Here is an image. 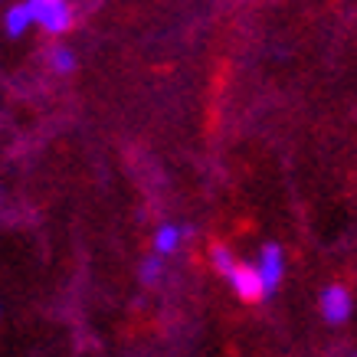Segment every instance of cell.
I'll list each match as a JSON object with an SVG mask.
<instances>
[{
    "mask_svg": "<svg viewBox=\"0 0 357 357\" xmlns=\"http://www.w3.org/2000/svg\"><path fill=\"white\" fill-rule=\"evenodd\" d=\"M26 7H30L33 23L50 36H63L76 23V13H73L69 0H26Z\"/></svg>",
    "mask_w": 357,
    "mask_h": 357,
    "instance_id": "1",
    "label": "cell"
},
{
    "mask_svg": "<svg viewBox=\"0 0 357 357\" xmlns=\"http://www.w3.org/2000/svg\"><path fill=\"white\" fill-rule=\"evenodd\" d=\"M223 279L229 282V289L239 295V302H259V298H266V292H262V279L259 272H256V262H233L227 269V275Z\"/></svg>",
    "mask_w": 357,
    "mask_h": 357,
    "instance_id": "2",
    "label": "cell"
},
{
    "mask_svg": "<svg viewBox=\"0 0 357 357\" xmlns=\"http://www.w3.org/2000/svg\"><path fill=\"white\" fill-rule=\"evenodd\" d=\"M256 272H259V279H262V292L269 298L282 285V279H285V252H282L279 243H266L262 246L259 259H256Z\"/></svg>",
    "mask_w": 357,
    "mask_h": 357,
    "instance_id": "3",
    "label": "cell"
},
{
    "mask_svg": "<svg viewBox=\"0 0 357 357\" xmlns=\"http://www.w3.org/2000/svg\"><path fill=\"white\" fill-rule=\"evenodd\" d=\"M318 312L328 325H344L351 312H354V298L344 285H328L325 292L318 295Z\"/></svg>",
    "mask_w": 357,
    "mask_h": 357,
    "instance_id": "4",
    "label": "cell"
},
{
    "mask_svg": "<svg viewBox=\"0 0 357 357\" xmlns=\"http://www.w3.org/2000/svg\"><path fill=\"white\" fill-rule=\"evenodd\" d=\"M184 236H190V229L177 227V223H161V227L154 229V252H161V256H171L181 249Z\"/></svg>",
    "mask_w": 357,
    "mask_h": 357,
    "instance_id": "5",
    "label": "cell"
},
{
    "mask_svg": "<svg viewBox=\"0 0 357 357\" xmlns=\"http://www.w3.org/2000/svg\"><path fill=\"white\" fill-rule=\"evenodd\" d=\"M3 26H7V33L10 36H23V33L33 26V17H30V7H26V0L23 3H13V7H7V13H3Z\"/></svg>",
    "mask_w": 357,
    "mask_h": 357,
    "instance_id": "6",
    "label": "cell"
},
{
    "mask_svg": "<svg viewBox=\"0 0 357 357\" xmlns=\"http://www.w3.org/2000/svg\"><path fill=\"white\" fill-rule=\"evenodd\" d=\"M46 59H50V69H53L56 76L76 73V53H73L69 46H53V50L46 53Z\"/></svg>",
    "mask_w": 357,
    "mask_h": 357,
    "instance_id": "7",
    "label": "cell"
},
{
    "mask_svg": "<svg viewBox=\"0 0 357 357\" xmlns=\"http://www.w3.org/2000/svg\"><path fill=\"white\" fill-rule=\"evenodd\" d=\"M141 285H148V289H154V285H161L164 279V256L161 252H151L148 259L141 262Z\"/></svg>",
    "mask_w": 357,
    "mask_h": 357,
    "instance_id": "8",
    "label": "cell"
},
{
    "mask_svg": "<svg viewBox=\"0 0 357 357\" xmlns=\"http://www.w3.org/2000/svg\"><path fill=\"white\" fill-rule=\"evenodd\" d=\"M210 262H213V269H217L220 275H227V269L236 262V256H233V249L229 246H220L217 243V246L210 249Z\"/></svg>",
    "mask_w": 357,
    "mask_h": 357,
    "instance_id": "9",
    "label": "cell"
}]
</instances>
